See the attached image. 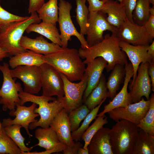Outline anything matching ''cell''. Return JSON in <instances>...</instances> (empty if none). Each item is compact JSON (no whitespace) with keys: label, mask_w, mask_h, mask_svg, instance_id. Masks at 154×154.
I'll return each mask as SVG.
<instances>
[{"label":"cell","mask_w":154,"mask_h":154,"mask_svg":"<svg viewBox=\"0 0 154 154\" xmlns=\"http://www.w3.org/2000/svg\"><path fill=\"white\" fill-rule=\"evenodd\" d=\"M75 1L76 21L80 28V33L84 36L86 34L89 11L85 4L86 0H75Z\"/></svg>","instance_id":"31"},{"label":"cell","mask_w":154,"mask_h":154,"mask_svg":"<svg viewBox=\"0 0 154 154\" xmlns=\"http://www.w3.org/2000/svg\"><path fill=\"white\" fill-rule=\"evenodd\" d=\"M42 58L46 63L71 82L80 80L84 76L85 64L76 49L62 48L51 54L42 55Z\"/></svg>","instance_id":"2"},{"label":"cell","mask_w":154,"mask_h":154,"mask_svg":"<svg viewBox=\"0 0 154 154\" xmlns=\"http://www.w3.org/2000/svg\"><path fill=\"white\" fill-rule=\"evenodd\" d=\"M148 73L150 78L151 85L152 90L154 92V61L149 63L148 68Z\"/></svg>","instance_id":"45"},{"label":"cell","mask_w":154,"mask_h":154,"mask_svg":"<svg viewBox=\"0 0 154 154\" xmlns=\"http://www.w3.org/2000/svg\"><path fill=\"white\" fill-rule=\"evenodd\" d=\"M42 55L27 50L26 52L11 57L9 64L12 69L19 66H40L46 63L42 59Z\"/></svg>","instance_id":"24"},{"label":"cell","mask_w":154,"mask_h":154,"mask_svg":"<svg viewBox=\"0 0 154 154\" xmlns=\"http://www.w3.org/2000/svg\"><path fill=\"white\" fill-rule=\"evenodd\" d=\"M44 1L45 0H29V13L36 12L45 3Z\"/></svg>","instance_id":"43"},{"label":"cell","mask_w":154,"mask_h":154,"mask_svg":"<svg viewBox=\"0 0 154 154\" xmlns=\"http://www.w3.org/2000/svg\"><path fill=\"white\" fill-rule=\"evenodd\" d=\"M101 0V1H103V2H105V1H107L108 0ZM116 1H118L120 3H121L122 2L123 0H116Z\"/></svg>","instance_id":"49"},{"label":"cell","mask_w":154,"mask_h":154,"mask_svg":"<svg viewBox=\"0 0 154 154\" xmlns=\"http://www.w3.org/2000/svg\"><path fill=\"white\" fill-rule=\"evenodd\" d=\"M150 4L149 0H137L132 13L135 23L141 26L144 25L150 16Z\"/></svg>","instance_id":"30"},{"label":"cell","mask_w":154,"mask_h":154,"mask_svg":"<svg viewBox=\"0 0 154 154\" xmlns=\"http://www.w3.org/2000/svg\"><path fill=\"white\" fill-rule=\"evenodd\" d=\"M37 104L33 103L29 106L26 107L20 104L16 106V109L14 111H11L9 114L12 116L15 117L12 119L10 118H4L1 123L3 127L14 125L19 124L22 126L25 129L29 137L33 135L29 132V126L31 123L37 121L35 118L39 116V114L34 112Z\"/></svg>","instance_id":"15"},{"label":"cell","mask_w":154,"mask_h":154,"mask_svg":"<svg viewBox=\"0 0 154 154\" xmlns=\"http://www.w3.org/2000/svg\"><path fill=\"white\" fill-rule=\"evenodd\" d=\"M19 96L20 105H23L27 102H31L39 106L38 108H35L34 112L39 114L40 118L37 121L30 124L29 129L31 130L38 126L44 128L49 127L55 116L65 106L64 96L56 98L42 95L37 96L23 91L19 93Z\"/></svg>","instance_id":"3"},{"label":"cell","mask_w":154,"mask_h":154,"mask_svg":"<svg viewBox=\"0 0 154 154\" xmlns=\"http://www.w3.org/2000/svg\"><path fill=\"white\" fill-rule=\"evenodd\" d=\"M25 31L27 33L35 32L44 36L56 44L61 46L60 34L56 25L42 22L32 23L29 25Z\"/></svg>","instance_id":"23"},{"label":"cell","mask_w":154,"mask_h":154,"mask_svg":"<svg viewBox=\"0 0 154 154\" xmlns=\"http://www.w3.org/2000/svg\"><path fill=\"white\" fill-rule=\"evenodd\" d=\"M83 145L80 142L75 141L73 146L68 147L62 151L64 154H77L78 149L82 147Z\"/></svg>","instance_id":"44"},{"label":"cell","mask_w":154,"mask_h":154,"mask_svg":"<svg viewBox=\"0 0 154 154\" xmlns=\"http://www.w3.org/2000/svg\"><path fill=\"white\" fill-rule=\"evenodd\" d=\"M147 33L153 39L154 38V15L150 14L149 17L143 25Z\"/></svg>","instance_id":"41"},{"label":"cell","mask_w":154,"mask_h":154,"mask_svg":"<svg viewBox=\"0 0 154 154\" xmlns=\"http://www.w3.org/2000/svg\"><path fill=\"white\" fill-rule=\"evenodd\" d=\"M58 19L61 41V47L67 48L68 42L72 36L76 37L80 41L81 47L88 48L89 46L84 36L79 33L75 27L70 15L72 6L70 3L65 0H60L58 4Z\"/></svg>","instance_id":"7"},{"label":"cell","mask_w":154,"mask_h":154,"mask_svg":"<svg viewBox=\"0 0 154 154\" xmlns=\"http://www.w3.org/2000/svg\"><path fill=\"white\" fill-rule=\"evenodd\" d=\"M148 111L139 123L136 125L139 128L154 136V94H151Z\"/></svg>","instance_id":"33"},{"label":"cell","mask_w":154,"mask_h":154,"mask_svg":"<svg viewBox=\"0 0 154 154\" xmlns=\"http://www.w3.org/2000/svg\"><path fill=\"white\" fill-rule=\"evenodd\" d=\"M85 70L88 73L87 85L84 93L82 100L86 99L98 84L103 72L107 65V62L102 57H98L87 64Z\"/></svg>","instance_id":"20"},{"label":"cell","mask_w":154,"mask_h":154,"mask_svg":"<svg viewBox=\"0 0 154 154\" xmlns=\"http://www.w3.org/2000/svg\"><path fill=\"white\" fill-rule=\"evenodd\" d=\"M37 12L27 19L12 22L0 28V46L9 57L26 52L20 45V40L27 28L32 23H40Z\"/></svg>","instance_id":"4"},{"label":"cell","mask_w":154,"mask_h":154,"mask_svg":"<svg viewBox=\"0 0 154 154\" xmlns=\"http://www.w3.org/2000/svg\"><path fill=\"white\" fill-rule=\"evenodd\" d=\"M85 105H82L79 107L70 111L68 114L71 132L77 129L80 124L90 112Z\"/></svg>","instance_id":"35"},{"label":"cell","mask_w":154,"mask_h":154,"mask_svg":"<svg viewBox=\"0 0 154 154\" xmlns=\"http://www.w3.org/2000/svg\"><path fill=\"white\" fill-rule=\"evenodd\" d=\"M106 17V14L100 11L89 13L86 40L89 47L102 41L104 32L106 31L116 35L117 29L111 25Z\"/></svg>","instance_id":"8"},{"label":"cell","mask_w":154,"mask_h":154,"mask_svg":"<svg viewBox=\"0 0 154 154\" xmlns=\"http://www.w3.org/2000/svg\"><path fill=\"white\" fill-rule=\"evenodd\" d=\"M9 64L3 62L0 65V71L2 73L3 80L0 89V104L3 111H14L17 104H20L19 93L23 91L21 83L16 82L11 76Z\"/></svg>","instance_id":"6"},{"label":"cell","mask_w":154,"mask_h":154,"mask_svg":"<svg viewBox=\"0 0 154 154\" xmlns=\"http://www.w3.org/2000/svg\"><path fill=\"white\" fill-rule=\"evenodd\" d=\"M149 45H134L120 40V47L131 61L133 69V78L130 83L134 81L138 67L141 63H150L154 61V60L151 59L147 54V49Z\"/></svg>","instance_id":"17"},{"label":"cell","mask_w":154,"mask_h":154,"mask_svg":"<svg viewBox=\"0 0 154 154\" xmlns=\"http://www.w3.org/2000/svg\"><path fill=\"white\" fill-rule=\"evenodd\" d=\"M116 36L120 41L134 45H149L153 41L143 26L127 19L117 29Z\"/></svg>","instance_id":"13"},{"label":"cell","mask_w":154,"mask_h":154,"mask_svg":"<svg viewBox=\"0 0 154 154\" xmlns=\"http://www.w3.org/2000/svg\"><path fill=\"white\" fill-rule=\"evenodd\" d=\"M108 123V117H106L105 114L98 117L93 123L89 126L82 136L81 139L84 141L83 148H88L89 143L94 134L103 127L104 125Z\"/></svg>","instance_id":"36"},{"label":"cell","mask_w":154,"mask_h":154,"mask_svg":"<svg viewBox=\"0 0 154 154\" xmlns=\"http://www.w3.org/2000/svg\"><path fill=\"white\" fill-rule=\"evenodd\" d=\"M120 40L116 34H107L99 43L88 48H80L78 51L81 58L85 59V64L99 57H102L107 62L106 68L108 72L115 66L119 64L125 65L128 63L127 56L119 46Z\"/></svg>","instance_id":"1"},{"label":"cell","mask_w":154,"mask_h":154,"mask_svg":"<svg viewBox=\"0 0 154 154\" xmlns=\"http://www.w3.org/2000/svg\"><path fill=\"white\" fill-rule=\"evenodd\" d=\"M106 82L105 76L103 74L98 84L84 102V104L90 110L99 105L104 98L109 97Z\"/></svg>","instance_id":"26"},{"label":"cell","mask_w":154,"mask_h":154,"mask_svg":"<svg viewBox=\"0 0 154 154\" xmlns=\"http://www.w3.org/2000/svg\"><path fill=\"white\" fill-rule=\"evenodd\" d=\"M125 75L123 85L121 91L116 94L112 101L104 106V109L97 114V116H101L112 110L120 107H125L132 103L131 96L127 91L128 84L133 75V69L131 63H127L125 65Z\"/></svg>","instance_id":"16"},{"label":"cell","mask_w":154,"mask_h":154,"mask_svg":"<svg viewBox=\"0 0 154 154\" xmlns=\"http://www.w3.org/2000/svg\"><path fill=\"white\" fill-rule=\"evenodd\" d=\"M21 151L7 134L4 128L0 129V154H21Z\"/></svg>","instance_id":"37"},{"label":"cell","mask_w":154,"mask_h":154,"mask_svg":"<svg viewBox=\"0 0 154 154\" xmlns=\"http://www.w3.org/2000/svg\"><path fill=\"white\" fill-rule=\"evenodd\" d=\"M49 127L56 133L59 141L68 147L74 146L75 141L72 137L68 113L63 108L55 116Z\"/></svg>","instance_id":"18"},{"label":"cell","mask_w":154,"mask_h":154,"mask_svg":"<svg viewBox=\"0 0 154 154\" xmlns=\"http://www.w3.org/2000/svg\"><path fill=\"white\" fill-rule=\"evenodd\" d=\"M149 63H141L139 65L136 76L133 82L129 86L130 94L132 103L140 101L143 96L147 100L152 90L150 78L148 73Z\"/></svg>","instance_id":"14"},{"label":"cell","mask_w":154,"mask_h":154,"mask_svg":"<svg viewBox=\"0 0 154 154\" xmlns=\"http://www.w3.org/2000/svg\"><path fill=\"white\" fill-rule=\"evenodd\" d=\"M35 135L38 143L32 146L33 148L38 146L48 151L62 143L59 141L55 132L50 127L37 128L35 131Z\"/></svg>","instance_id":"25"},{"label":"cell","mask_w":154,"mask_h":154,"mask_svg":"<svg viewBox=\"0 0 154 154\" xmlns=\"http://www.w3.org/2000/svg\"><path fill=\"white\" fill-rule=\"evenodd\" d=\"M13 78L20 79L23 83V91L32 94H38L41 88V68L36 66H19L10 69Z\"/></svg>","instance_id":"10"},{"label":"cell","mask_w":154,"mask_h":154,"mask_svg":"<svg viewBox=\"0 0 154 154\" xmlns=\"http://www.w3.org/2000/svg\"><path fill=\"white\" fill-rule=\"evenodd\" d=\"M137 1V0H123L121 3L124 6L127 19L132 23H134L132 13Z\"/></svg>","instance_id":"39"},{"label":"cell","mask_w":154,"mask_h":154,"mask_svg":"<svg viewBox=\"0 0 154 154\" xmlns=\"http://www.w3.org/2000/svg\"><path fill=\"white\" fill-rule=\"evenodd\" d=\"M40 67L42 95L47 97H63L64 84L60 73L46 63Z\"/></svg>","instance_id":"11"},{"label":"cell","mask_w":154,"mask_h":154,"mask_svg":"<svg viewBox=\"0 0 154 154\" xmlns=\"http://www.w3.org/2000/svg\"><path fill=\"white\" fill-rule=\"evenodd\" d=\"M150 3L151 4L153 5H154V0H149Z\"/></svg>","instance_id":"50"},{"label":"cell","mask_w":154,"mask_h":154,"mask_svg":"<svg viewBox=\"0 0 154 154\" xmlns=\"http://www.w3.org/2000/svg\"><path fill=\"white\" fill-rule=\"evenodd\" d=\"M0 2V28L12 22L22 20L28 18V16H20L7 11L1 7Z\"/></svg>","instance_id":"38"},{"label":"cell","mask_w":154,"mask_h":154,"mask_svg":"<svg viewBox=\"0 0 154 154\" xmlns=\"http://www.w3.org/2000/svg\"><path fill=\"white\" fill-rule=\"evenodd\" d=\"M67 146L63 143L61 144L58 147L54 149L48 151L37 152V151L33 152H25L21 151V154H50L52 153L62 151L65 149L67 147Z\"/></svg>","instance_id":"42"},{"label":"cell","mask_w":154,"mask_h":154,"mask_svg":"<svg viewBox=\"0 0 154 154\" xmlns=\"http://www.w3.org/2000/svg\"><path fill=\"white\" fill-rule=\"evenodd\" d=\"M110 129L103 127L94 135L88 147L89 154H114L111 145Z\"/></svg>","instance_id":"21"},{"label":"cell","mask_w":154,"mask_h":154,"mask_svg":"<svg viewBox=\"0 0 154 154\" xmlns=\"http://www.w3.org/2000/svg\"><path fill=\"white\" fill-rule=\"evenodd\" d=\"M88 3L89 13L100 11L104 2L100 0H86Z\"/></svg>","instance_id":"40"},{"label":"cell","mask_w":154,"mask_h":154,"mask_svg":"<svg viewBox=\"0 0 154 154\" xmlns=\"http://www.w3.org/2000/svg\"><path fill=\"white\" fill-rule=\"evenodd\" d=\"M2 124L0 122V129L2 127Z\"/></svg>","instance_id":"51"},{"label":"cell","mask_w":154,"mask_h":154,"mask_svg":"<svg viewBox=\"0 0 154 154\" xmlns=\"http://www.w3.org/2000/svg\"><path fill=\"white\" fill-rule=\"evenodd\" d=\"M139 129L136 124L126 120L116 121L110 132L114 154H132Z\"/></svg>","instance_id":"5"},{"label":"cell","mask_w":154,"mask_h":154,"mask_svg":"<svg viewBox=\"0 0 154 154\" xmlns=\"http://www.w3.org/2000/svg\"><path fill=\"white\" fill-rule=\"evenodd\" d=\"M100 11L106 14L108 22L117 29L127 19L123 5L117 1H106Z\"/></svg>","instance_id":"22"},{"label":"cell","mask_w":154,"mask_h":154,"mask_svg":"<svg viewBox=\"0 0 154 154\" xmlns=\"http://www.w3.org/2000/svg\"><path fill=\"white\" fill-rule=\"evenodd\" d=\"M57 0H49L37 11L42 22L56 25L58 19Z\"/></svg>","instance_id":"29"},{"label":"cell","mask_w":154,"mask_h":154,"mask_svg":"<svg viewBox=\"0 0 154 154\" xmlns=\"http://www.w3.org/2000/svg\"><path fill=\"white\" fill-rule=\"evenodd\" d=\"M77 154H89L88 148L85 149L80 147L78 150Z\"/></svg>","instance_id":"48"},{"label":"cell","mask_w":154,"mask_h":154,"mask_svg":"<svg viewBox=\"0 0 154 154\" xmlns=\"http://www.w3.org/2000/svg\"><path fill=\"white\" fill-rule=\"evenodd\" d=\"M106 82L109 97L112 100L116 94L121 84L124 82L125 70L124 65L116 64L112 70Z\"/></svg>","instance_id":"27"},{"label":"cell","mask_w":154,"mask_h":154,"mask_svg":"<svg viewBox=\"0 0 154 154\" xmlns=\"http://www.w3.org/2000/svg\"><path fill=\"white\" fill-rule=\"evenodd\" d=\"M150 104V99L145 100L142 97L137 102L130 104L125 107L114 109L108 113L109 117L115 121L123 119L137 125L146 115Z\"/></svg>","instance_id":"12"},{"label":"cell","mask_w":154,"mask_h":154,"mask_svg":"<svg viewBox=\"0 0 154 154\" xmlns=\"http://www.w3.org/2000/svg\"><path fill=\"white\" fill-rule=\"evenodd\" d=\"M19 44L25 50H30L36 53L43 55L51 54L62 49L57 44L52 42H49L42 35L33 39L23 36Z\"/></svg>","instance_id":"19"},{"label":"cell","mask_w":154,"mask_h":154,"mask_svg":"<svg viewBox=\"0 0 154 154\" xmlns=\"http://www.w3.org/2000/svg\"><path fill=\"white\" fill-rule=\"evenodd\" d=\"M147 52L148 56L152 59L154 60V40L147 47Z\"/></svg>","instance_id":"46"},{"label":"cell","mask_w":154,"mask_h":154,"mask_svg":"<svg viewBox=\"0 0 154 154\" xmlns=\"http://www.w3.org/2000/svg\"><path fill=\"white\" fill-rule=\"evenodd\" d=\"M106 98H104L99 105L91 110L84 119L81 125L76 130L71 132V136L73 140L77 141L81 140L83 134L91 122L96 118L100 106Z\"/></svg>","instance_id":"34"},{"label":"cell","mask_w":154,"mask_h":154,"mask_svg":"<svg viewBox=\"0 0 154 154\" xmlns=\"http://www.w3.org/2000/svg\"><path fill=\"white\" fill-rule=\"evenodd\" d=\"M9 57V55L0 46V62L3 61L4 58Z\"/></svg>","instance_id":"47"},{"label":"cell","mask_w":154,"mask_h":154,"mask_svg":"<svg viewBox=\"0 0 154 154\" xmlns=\"http://www.w3.org/2000/svg\"><path fill=\"white\" fill-rule=\"evenodd\" d=\"M64 84L65 109L68 113L82 105V98L87 85L88 73L85 70L84 76L78 83L68 80L62 73H60Z\"/></svg>","instance_id":"9"},{"label":"cell","mask_w":154,"mask_h":154,"mask_svg":"<svg viewBox=\"0 0 154 154\" xmlns=\"http://www.w3.org/2000/svg\"><path fill=\"white\" fill-rule=\"evenodd\" d=\"M154 136L140 129L132 154H154Z\"/></svg>","instance_id":"28"},{"label":"cell","mask_w":154,"mask_h":154,"mask_svg":"<svg viewBox=\"0 0 154 154\" xmlns=\"http://www.w3.org/2000/svg\"><path fill=\"white\" fill-rule=\"evenodd\" d=\"M22 127L19 124L9 125L3 127L5 133L16 143L21 151L29 152L33 147H28L25 145L24 141L25 138L22 135L20 129Z\"/></svg>","instance_id":"32"}]
</instances>
